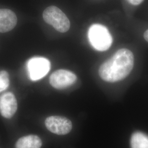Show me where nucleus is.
I'll list each match as a JSON object with an SVG mask.
<instances>
[{"label": "nucleus", "instance_id": "9b49d317", "mask_svg": "<svg viewBox=\"0 0 148 148\" xmlns=\"http://www.w3.org/2000/svg\"><path fill=\"white\" fill-rule=\"evenodd\" d=\"M10 85V76L6 71H0V92L6 90Z\"/></svg>", "mask_w": 148, "mask_h": 148}, {"label": "nucleus", "instance_id": "7ed1b4c3", "mask_svg": "<svg viewBox=\"0 0 148 148\" xmlns=\"http://www.w3.org/2000/svg\"><path fill=\"white\" fill-rule=\"evenodd\" d=\"M44 21L58 32H65L70 27V23L66 16L56 6H49L43 13Z\"/></svg>", "mask_w": 148, "mask_h": 148}, {"label": "nucleus", "instance_id": "39448f33", "mask_svg": "<svg viewBox=\"0 0 148 148\" xmlns=\"http://www.w3.org/2000/svg\"><path fill=\"white\" fill-rule=\"evenodd\" d=\"M77 80L76 75L69 70L60 69L53 73L49 77L51 86L58 90L68 88L74 84Z\"/></svg>", "mask_w": 148, "mask_h": 148}, {"label": "nucleus", "instance_id": "1a4fd4ad", "mask_svg": "<svg viewBox=\"0 0 148 148\" xmlns=\"http://www.w3.org/2000/svg\"><path fill=\"white\" fill-rule=\"evenodd\" d=\"M42 142L40 138L35 135H29L19 138L16 142V148H40Z\"/></svg>", "mask_w": 148, "mask_h": 148}, {"label": "nucleus", "instance_id": "6e6552de", "mask_svg": "<svg viewBox=\"0 0 148 148\" xmlns=\"http://www.w3.org/2000/svg\"><path fill=\"white\" fill-rule=\"evenodd\" d=\"M17 18L16 14L8 9H0V32L12 30L16 27Z\"/></svg>", "mask_w": 148, "mask_h": 148}, {"label": "nucleus", "instance_id": "9d476101", "mask_svg": "<svg viewBox=\"0 0 148 148\" xmlns=\"http://www.w3.org/2000/svg\"><path fill=\"white\" fill-rule=\"evenodd\" d=\"M131 148H148V135L142 131H136L131 134L130 140Z\"/></svg>", "mask_w": 148, "mask_h": 148}, {"label": "nucleus", "instance_id": "ddd939ff", "mask_svg": "<svg viewBox=\"0 0 148 148\" xmlns=\"http://www.w3.org/2000/svg\"><path fill=\"white\" fill-rule=\"evenodd\" d=\"M144 37L145 38V40L148 42V30H147V31H145V32H144Z\"/></svg>", "mask_w": 148, "mask_h": 148}, {"label": "nucleus", "instance_id": "f257e3e1", "mask_svg": "<svg viewBox=\"0 0 148 148\" xmlns=\"http://www.w3.org/2000/svg\"><path fill=\"white\" fill-rule=\"evenodd\" d=\"M134 66V56L126 48L118 50L111 58L102 64L99 69L101 79L114 83L125 79Z\"/></svg>", "mask_w": 148, "mask_h": 148}, {"label": "nucleus", "instance_id": "20e7f679", "mask_svg": "<svg viewBox=\"0 0 148 148\" xmlns=\"http://www.w3.org/2000/svg\"><path fill=\"white\" fill-rule=\"evenodd\" d=\"M27 68L30 79L37 81L48 73L51 69V63L43 57H34L28 60Z\"/></svg>", "mask_w": 148, "mask_h": 148}, {"label": "nucleus", "instance_id": "0eeeda50", "mask_svg": "<svg viewBox=\"0 0 148 148\" xmlns=\"http://www.w3.org/2000/svg\"><path fill=\"white\" fill-rule=\"evenodd\" d=\"M17 110L16 97L11 92H7L0 97V113L2 116L10 119Z\"/></svg>", "mask_w": 148, "mask_h": 148}, {"label": "nucleus", "instance_id": "f8f14e48", "mask_svg": "<svg viewBox=\"0 0 148 148\" xmlns=\"http://www.w3.org/2000/svg\"><path fill=\"white\" fill-rule=\"evenodd\" d=\"M127 1L132 5H137L142 3L144 0H127Z\"/></svg>", "mask_w": 148, "mask_h": 148}, {"label": "nucleus", "instance_id": "f03ea898", "mask_svg": "<svg viewBox=\"0 0 148 148\" xmlns=\"http://www.w3.org/2000/svg\"><path fill=\"white\" fill-rule=\"evenodd\" d=\"M88 36L90 45L97 51H106L111 47L112 37L108 29L103 25L95 24L91 25Z\"/></svg>", "mask_w": 148, "mask_h": 148}, {"label": "nucleus", "instance_id": "423d86ee", "mask_svg": "<svg viewBox=\"0 0 148 148\" xmlns=\"http://www.w3.org/2000/svg\"><path fill=\"white\" fill-rule=\"evenodd\" d=\"M45 125L48 130L57 135H65L72 130L73 125L69 119L65 117L52 116L45 120Z\"/></svg>", "mask_w": 148, "mask_h": 148}]
</instances>
